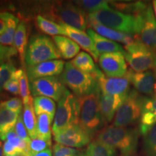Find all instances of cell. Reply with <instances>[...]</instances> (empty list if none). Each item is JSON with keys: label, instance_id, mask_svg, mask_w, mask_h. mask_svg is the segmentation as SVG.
Masks as SVG:
<instances>
[{"label": "cell", "instance_id": "6da1fadb", "mask_svg": "<svg viewBox=\"0 0 156 156\" xmlns=\"http://www.w3.org/2000/svg\"><path fill=\"white\" fill-rule=\"evenodd\" d=\"M101 91L77 97V121L91 137L103 129L106 124L101 112L99 95Z\"/></svg>", "mask_w": 156, "mask_h": 156}, {"label": "cell", "instance_id": "7a4b0ae2", "mask_svg": "<svg viewBox=\"0 0 156 156\" xmlns=\"http://www.w3.org/2000/svg\"><path fill=\"white\" fill-rule=\"evenodd\" d=\"M88 17L109 28L125 34L138 36L141 30V14H126L108 7L89 13Z\"/></svg>", "mask_w": 156, "mask_h": 156}, {"label": "cell", "instance_id": "3957f363", "mask_svg": "<svg viewBox=\"0 0 156 156\" xmlns=\"http://www.w3.org/2000/svg\"><path fill=\"white\" fill-rule=\"evenodd\" d=\"M139 134V129H136L111 125L99 132L97 140L119 150L122 155H133L137 149Z\"/></svg>", "mask_w": 156, "mask_h": 156}, {"label": "cell", "instance_id": "277c9868", "mask_svg": "<svg viewBox=\"0 0 156 156\" xmlns=\"http://www.w3.org/2000/svg\"><path fill=\"white\" fill-rule=\"evenodd\" d=\"M59 78L64 85L69 87L77 96L101 91L97 80L90 74L78 69L71 62L65 63L64 70Z\"/></svg>", "mask_w": 156, "mask_h": 156}, {"label": "cell", "instance_id": "5b68a950", "mask_svg": "<svg viewBox=\"0 0 156 156\" xmlns=\"http://www.w3.org/2000/svg\"><path fill=\"white\" fill-rule=\"evenodd\" d=\"M62 58L55 44L49 37L44 35H35L29 40L25 54L28 67L42 62Z\"/></svg>", "mask_w": 156, "mask_h": 156}, {"label": "cell", "instance_id": "8992f818", "mask_svg": "<svg viewBox=\"0 0 156 156\" xmlns=\"http://www.w3.org/2000/svg\"><path fill=\"white\" fill-rule=\"evenodd\" d=\"M124 49V57L133 71L142 73L156 69V50L144 44L138 36Z\"/></svg>", "mask_w": 156, "mask_h": 156}, {"label": "cell", "instance_id": "52a82bcc", "mask_svg": "<svg viewBox=\"0 0 156 156\" xmlns=\"http://www.w3.org/2000/svg\"><path fill=\"white\" fill-rule=\"evenodd\" d=\"M75 124H78L77 97L67 90L58 101L52 126L53 135Z\"/></svg>", "mask_w": 156, "mask_h": 156}, {"label": "cell", "instance_id": "ba28073f", "mask_svg": "<svg viewBox=\"0 0 156 156\" xmlns=\"http://www.w3.org/2000/svg\"><path fill=\"white\" fill-rule=\"evenodd\" d=\"M144 98L134 90L129 91L127 96L115 114L114 125L125 127L140 119Z\"/></svg>", "mask_w": 156, "mask_h": 156}, {"label": "cell", "instance_id": "9c48e42d", "mask_svg": "<svg viewBox=\"0 0 156 156\" xmlns=\"http://www.w3.org/2000/svg\"><path fill=\"white\" fill-rule=\"evenodd\" d=\"M54 14L59 20L61 24L73 27L81 30H85L89 25L88 15L73 3H64L53 9Z\"/></svg>", "mask_w": 156, "mask_h": 156}, {"label": "cell", "instance_id": "30bf717a", "mask_svg": "<svg viewBox=\"0 0 156 156\" xmlns=\"http://www.w3.org/2000/svg\"><path fill=\"white\" fill-rule=\"evenodd\" d=\"M30 93L35 97L44 96L59 101L67 89L60 78L56 77H43L30 82Z\"/></svg>", "mask_w": 156, "mask_h": 156}, {"label": "cell", "instance_id": "8fae6325", "mask_svg": "<svg viewBox=\"0 0 156 156\" xmlns=\"http://www.w3.org/2000/svg\"><path fill=\"white\" fill-rule=\"evenodd\" d=\"M54 139L57 143L69 147H82L90 143L91 136L78 124H75L62 130Z\"/></svg>", "mask_w": 156, "mask_h": 156}, {"label": "cell", "instance_id": "7c38bea8", "mask_svg": "<svg viewBox=\"0 0 156 156\" xmlns=\"http://www.w3.org/2000/svg\"><path fill=\"white\" fill-rule=\"evenodd\" d=\"M97 80L101 93L108 95H122L129 93L130 81L126 75L122 77H108L100 69L93 76Z\"/></svg>", "mask_w": 156, "mask_h": 156}, {"label": "cell", "instance_id": "4fadbf2b", "mask_svg": "<svg viewBox=\"0 0 156 156\" xmlns=\"http://www.w3.org/2000/svg\"><path fill=\"white\" fill-rule=\"evenodd\" d=\"M98 63L108 77H122L127 73L124 54L121 52L101 54L99 56Z\"/></svg>", "mask_w": 156, "mask_h": 156}, {"label": "cell", "instance_id": "5bb4252c", "mask_svg": "<svg viewBox=\"0 0 156 156\" xmlns=\"http://www.w3.org/2000/svg\"><path fill=\"white\" fill-rule=\"evenodd\" d=\"M141 17L142 28L138 38L148 47L156 50V20L151 5L142 12Z\"/></svg>", "mask_w": 156, "mask_h": 156}, {"label": "cell", "instance_id": "9a60e30c", "mask_svg": "<svg viewBox=\"0 0 156 156\" xmlns=\"http://www.w3.org/2000/svg\"><path fill=\"white\" fill-rule=\"evenodd\" d=\"M64 62L62 60H51L28 67L27 76L30 82L43 77H56L61 75L64 68Z\"/></svg>", "mask_w": 156, "mask_h": 156}, {"label": "cell", "instance_id": "2e32d148", "mask_svg": "<svg viewBox=\"0 0 156 156\" xmlns=\"http://www.w3.org/2000/svg\"><path fill=\"white\" fill-rule=\"evenodd\" d=\"M126 75L136 91L145 95H153L156 79L153 70L136 73L133 70L129 69Z\"/></svg>", "mask_w": 156, "mask_h": 156}, {"label": "cell", "instance_id": "e0dca14e", "mask_svg": "<svg viewBox=\"0 0 156 156\" xmlns=\"http://www.w3.org/2000/svg\"><path fill=\"white\" fill-rule=\"evenodd\" d=\"M61 25L65 30L66 35L70 39L75 41L80 47L86 51L87 52H88L95 61H98L100 55L95 49L93 40L87 33H85L84 30H79V29L73 28V27L69 26V25L64 24Z\"/></svg>", "mask_w": 156, "mask_h": 156}, {"label": "cell", "instance_id": "ac0fdd59", "mask_svg": "<svg viewBox=\"0 0 156 156\" xmlns=\"http://www.w3.org/2000/svg\"><path fill=\"white\" fill-rule=\"evenodd\" d=\"M88 20L89 25H90L91 28L93 29V30L95 33H97L98 34L108 39V40L113 41L122 43V44H125V46L133 42L136 37H137V36H136V35L125 34V33L113 30L112 28H109L108 27L101 24V23L97 22L96 20L89 17Z\"/></svg>", "mask_w": 156, "mask_h": 156}, {"label": "cell", "instance_id": "d6986e66", "mask_svg": "<svg viewBox=\"0 0 156 156\" xmlns=\"http://www.w3.org/2000/svg\"><path fill=\"white\" fill-rule=\"evenodd\" d=\"M127 94L122 95H108L100 93L99 106H100L101 114L106 123L112 122L117 110L126 99Z\"/></svg>", "mask_w": 156, "mask_h": 156}, {"label": "cell", "instance_id": "ffe728a7", "mask_svg": "<svg viewBox=\"0 0 156 156\" xmlns=\"http://www.w3.org/2000/svg\"><path fill=\"white\" fill-rule=\"evenodd\" d=\"M3 153L5 156H12L17 154L30 156V143L21 140L13 129L6 136L3 144Z\"/></svg>", "mask_w": 156, "mask_h": 156}, {"label": "cell", "instance_id": "44dd1931", "mask_svg": "<svg viewBox=\"0 0 156 156\" xmlns=\"http://www.w3.org/2000/svg\"><path fill=\"white\" fill-rule=\"evenodd\" d=\"M156 124V98H144L141 117L140 119L139 131L145 136Z\"/></svg>", "mask_w": 156, "mask_h": 156}, {"label": "cell", "instance_id": "7402d4cb", "mask_svg": "<svg viewBox=\"0 0 156 156\" xmlns=\"http://www.w3.org/2000/svg\"><path fill=\"white\" fill-rule=\"evenodd\" d=\"M87 34L93 40L95 49L99 55H101L103 54L115 53V52H121V53L125 54V50H124L122 46L117 44L116 42L108 40V39L100 36L97 33H95L93 29H87Z\"/></svg>", "mask_w": 156, "mask_h": 156}, {"label": "cell", "instance_id": "603a6c76", "mask_svg": "<svg viewBox=\"0 0 156 156\" xmlns=\"http://www.w3.org/2000/svg\"><path fill=\"white\" fill-rule=\"evenodd\" d=\"M0 17L6 24L5 33L0 36V44L3 46H12L13 45L15 32L19 25V20L9 12H0Z\"/></svg>", "mask_w": 156, "mask_h": 156}, {"label": "cell", "instance_id": "cb8c5ba5", "mask_svg": "<svg viewBox=\"0 0 156 156\" xmlns=\"http://www.w3.org/2000/svg\"><path fill=\"white\" fill-rule=\"evenodd\" d=\"M52 40L62 57L65 59L74 58L80 53V47L69 38L64 36H56L52 37Z\"/></svg>", "mask_w": 156, "mask_h": 156}, {"label": "cell", "instance_id": "d4e9b609", "mask_svg": "<svg viewBox=\"0 0 156 156\" xmlns=\"http://www.w3.org/2000/svg\"><path fill=\"white\" fill-rule=\"evenodd\" d=\"M20 114L0 106V140L5 141L7 134L15 129Z\"/></svg>", "mask_w": 156, "mask_h": 156}, {"label": "cell", "instance_id": "484cf974", "mask_svg": "<svg viewBox=\"0 0 156 156\" xmlns=\"http://www.w3.org/2000/svg\"><path fill=\"white\" fill-rule=\"evenodd\" d=\"M71 63L76 68L83 73L94 76L98 68L96 67L90 55L85 51H81L72 60Z\"/></svg>", "mask_w": 156, "mask_h": 156}, {"label": "cell", "instance_id": "4316f807", "mask_svg": "<svg viewBox=\"0 0 156 156\" xmlns=\"http://www.w3.org/2000/svg\"><path fill=\"white\" fill-rule=\"evenodd\" d=\"M22 118L25 128H26L31 139H35V138L38 137L37 118L36 117L34 108L33 107V103L28 105H25L22 114Z\"/></svg>", "mask_w": 156, "mask_h": 156}, {"label": "cell", "instance_id": "83f0119b", "mask_svg": "<svg viewBox=\"0 0 156 156\" xmlns=\"http://www.w3.org/2000/svg\"><path fill=\"white\" fill-rule=\"evenodd\" d=\"M36 24L38 28L45 34L50 36H67L63 26L61 24H57L54 21L45 18L41 15H38L36 19Z\"/></svg>", "mask_w": 156, "mask_h": 156}, {"label": "cell", "instance_id": "f1b7e54d", "mask_svg": "<svg viewBox=\"0 0 156 156\" xmlns=\"http://www.w3.org/2000/svg\"><path fill=\"white\" fill-rule=\"evenodd\" d=\"M34 108L37 116L46 114L54 119L56 112V104L54 100L44 96L35 97L34 98Z\"/></svg>", "mask_w": 156, "mask_h": 156}, {"label": "cell", "instance_id": "f546056e", "mask_svg": "<svg viewBox=\"0 0 156 156\" xmlns=\"http://www.w3.org/2000/svg\"><path fill=\"white\" fill-rule=\"evenodd\" d=\"M53 119V117L46 114L37 116V132H38V138L51 141V124Z\"/></svg>", "mask_w": 156, "mask_h": 156}, {"label": "cell", "instance_id": "4dcf8cb0", "mask_svg": "<svg viewBox=\"0 0 156 156\" xmlns=\"http://www.w3.org/2000/svg\"><path fill=\"white\" fill-rule=\"evenodd\" d=\"M27 30L25 24L23 22L19 23L14 37V46L20 55L23 58L25 57L27 48Z\"/></svg>", "mask_w": 156, "mask_h": 156}, {"label": "cell", "instance_id": "1f68e13d", "mask_svg": "<svg viewBox=\"0 0 156 156\" xmlns=\"http://www.w3.org/2000/svg\"><path fill=\"white\" fill-rule=\"evenodd\" d=\"M85 154L87 156H115L116 150L95 140L87 146Z\"/></svg>", "mask_w": 156, "mask_h": 156}, {"label": "cell", "instance_id": "d6a6232c", "mask_svg": "<svg viewBox=\"0 0 156 156\" xmlns=\"http://www.w3.org/2000/svg\"><path fill=\"white\" fill-rule=\"evenodd\" d=\"M143 148L146 156H156V124L144 136Z\"/></svg>", "mask_w": 156, "mask_h": 156}, {"label": "cell", "instance_id": "836d02e7", "mask_svg": "<svg viewBox=\"0 0 156 156\" xmlns=\"http://www.w3.org/2000/svg\"><path fill=\"white\" fill-rule=\"evenodd\" d=\"M112 5L121 12H132L134 15L141 14L149 5L143 2H136L134 3H112Z\"/></svg>", "mask_w": 156, "mask_h": 156}, {"label": "cell", "instance_id": "e575fe53", "mask_svg": "<svg viewBox=\"0 0 156 156\" xmlns=\"http://www.w3.org/2000/svg\"><path fill=\"white\" fill-rule=\"evenodd\" d=\"M77 2L78 5L80 6L81 9L84 11L89 12L90 13L110 7L108 6V2L104 0H83Z\"/></svg>", "mask_w": 156, "mask_h": 156}, {"label": "cell", "instance_id": "d590c367", "mask_svg": "<svg viewBox=\"0 0 156 156\" xmlns=\"http://www.w3.org/2000/svg\"><path fill=\"white\" fill-rule=\"evenodd\" d=\"M19 94L22 98V101L23 104L28 105L33 103V98L30 95V87L28 83V77L24 71L20 78V90Z\"/></svg>", "mask_w": 156, "mask_h": 156}, {"label": "cell", "instance_id": "8d00e7d4", "mask_svg": "<svg viewBox=\"0 0 156 156\" xmlns=\"http://www.w3.org/2000/svg\"><path fill=\"white\" fill-rule=\"evenodd\" d=\"M16 70L12 62H4L0 65V92L2 91L6 83L10 79L12 75Z\"/></svg>", "mask_w": 156, "mask_h": 156}, {"label": "cell", "instance_id": "74e56055", "mask_svg": "<svg viewBox=\"0 0 156 156\" xmlns=\"http://www.w3.org/2000/svg\"><path fill=\"white\" fill-rule=\"evenodd\" d=\"M24 70L17 69L11 76V78L6 83L4 90L13 95H18L20 90V78Z\"/></svg>", "mask_w": 156, "mask_h": 156}, {"label": "cell", "instance_id": "f35d334b", "mask_svg": "<svg viewBox=\"0 0 156 156\" xmlns=\"http://www.w3.org/2000/svg\"><path fill=\"white\" fill-rule=\"evenodd\" d=\"M51 141H48L37 137L35 139H31L30 142V153H36L48 150L51 147Z\"/></svg>", "mask_w": 156, "mask_h": 156}, {"label": "cell", "instance_id": "ab89813d", "mask_svg": "<svg viewBox=\"0 0 156 156\" xmlns=\"http://www.w3.org/2000/svg\"><path fill=\"white\" fill-rule=\"evenodd\" d=\"M23 101L19 98H12L9 100L0 103V106H3L11 112L20 114L23 109Z\"/></svg>", "mask_w": 156, "mask_h": 156}, {"label": "cell", "instance_id": "60d3db41", "mask_svg": "<svg viewBox=\"0 0 156 156\" xmlns=\"http://www.w3.org/2000/svg\"><path fill=\"white\" fill-rule=\"evenodd\" d=\"M79 153L77 150L67 146L56 143L53 147L54 156H75Z\"/></svg>", "mask_w": 156, "mask_h": 156}, {"label": "cell", "instance_id": "b9f144b4", "mask_svg": "<svg viewBox=\"0 0 156 156\" xmlns=\"http://www.w3.org/2000/svg\"><path fill=\"white\" fill-rule=\"evenodd\" d=\"M15 131L16 132L17 135L18 136L21 140L30 143L31 140L30 137V136H29L28 132L27 131L26 128H25L24 123H23L22 115L20 114L18 119H17V122L16 123V124H15Z\"/></svg>", "mask_w": 156, "mask_h": 156}, {"label": "cell", "instance_id": "7bdbcfd3", "mask_svg": "<svg viewBox=\"0 0 156 156\" xmlns=\"http://www.w3.org/2000/svg\"><path fill=\"white\" fill-rule=\"evenodd\" d=\"M17 52V50L15 49L14 46L8 47V46L0 44V60L2 61L5 58H9L11 56L15 55Z\"/></svg>", "mask_w": 156, "mask_h": 156}, {"label": "cell", "instance_id": "ee69618b", "mask_svg": "<svg viewBox=\"0 0 156 156\" xmlns=\"http://www.w3.org/2000/svg\"><path fill=\"white\" fill-rule=\"evenodd\" d=\"M30 156H52L51 151L50 149L46 150V151L40 152V153H32Z\"/></svg>", "mask_w": 156, "mask_h": 156}, {"label": "cell", "instance_id": "f6af8a7d", "mask_svg": "<svg viewBox=\"0 0 156 156\" xmlns=\"http://www.w3.org/2000/svg\"><path fill=\"white\" fill-rule=\"evenodd\" d=\"M6 30V24L4 22L3 20L1 19L0 17V36H2Z\"/></svg>", "mask_w": 156, "mask_h": 156}, {"label": "cell", "instance_id": "bcb514c9", "mask_svg": "<svg viewBox=\"0 0 156 156\" xmlns=\"http://www.w3.org/2000/svg\"><path fill=\"white\" fill-rule=\"evenodd\" d=\"M3 144L1 140H0V156H3Z\"/></svg>", "mask_w": 156, "mask_h": 156}, {"label": "cell", "instance_id": "7dc6e473", "mask_svg": "<svg viewBox=\"0 0 156 156\" xmlns=\"http://www.w3.org/2000/svg\"><path fill=\"white\" fill-rule=\"evenodd\" d=\"M153 6L154 12H155V15L156 17V0H154V1H153Z\"/></svg>", "mask_w": 156, "mask_h": 156}, {"label": "cell", "instance_id": "c3c4849f", "mask_svg": "<svg viewBox=\"0 0 156 156\" xmlns=\"http://www.w3.org/2000/svg\"><path fill=\"white\" fill-rule=\"evenodd\" d=\"M155 77H156V70H155ZM154 93H155V98H156V79H155V87H154Z\"/></svg>", "mask_w": 156, "mask_h": 156}, {"label": "cell", "instance_id": "681fc988", "mask_svg": "<svg viewBox=\"0 0 156 156\" xmlns=\"http://www.w3.org/2000/svg\"><path fill=\"white\" fill-rule=\"evenodd\" d=\"M75 156H87L86 154L83 153H78Z\"/></svg>", "mask_w": 156, "mask_h": 156}, {"label": "cell", "instance_id": "f907efd6", "mask_svg": "<svg viewBox=\"0 0 156 156\" xmlns=\"http://www.w3.org/2000/svg\"><path fill=\"white\" fill-rule=\"evenodd\" d=\"M12 156H25L24 155H23V154H17V155H12Z\"/></svg>", "mask_w": 156, "mask_h": 156}, {"label": "cell", "instance_id": "816d5d0a", "mask_svg": "<svg viewBox=\"0 0 156 156\" xmlns=\"http://www.w3.org/2000/svg\"><path fill=\"white\" fill-rule=\"evenodd\" d=\"M2 60H0V65H1V64H2Z\"/></svg>", "mask_w": 156, "mask_h": 156}, {"label": "cell", "instance_id": "f5cc1de1", "mask_svg": "<svg viewBox=\"0 0 156 156\" xmlns=\"http://www.w3.org/2000/svg\"><path fill=\"white\" fill-rule=\"evenodd\" d=\"M122 156H134V155H122Z\"/></svg>", "mask_w": 156, "mask_h": 156}]
</instances>
